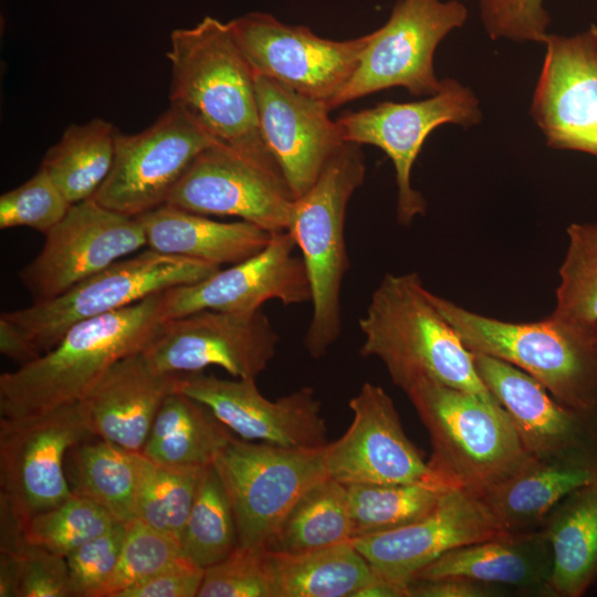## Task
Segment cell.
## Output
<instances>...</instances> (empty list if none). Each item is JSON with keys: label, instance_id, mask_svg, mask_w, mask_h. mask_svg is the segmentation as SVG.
<instances>
[{"label": "cell", "instance_id": "cell-39", "mask_svg": "<svg viewBox=\"0 0 597 597\" xmlns=\"http://www.w3.org/2000/svg\"><path fill=\"white\" fill-rule=\"evenodd\" d=\"M115 523L104 509L88 499L73 494L22 525L31 542L65 558Z\"/></svg>", "mask_w": 597, "mask_h": 597}, {"label": "cell", "instance_id": "cell-18", "mask_svg": "<svg viewBox=\"0 0 597 597\" xmlns=\"http://www.w3.org/2000/svg\"><path fill=\"white\" fill-rule=\"evenodd\" d=\"M175 391L207 406L242 439L301 449L328 443L322 405L310 387L271 400L254 378L221 379L198 371L179 374Z\"/></svg>", "mask_w": 597, "mask_h": 597}, {"label": "cell", "instance_id": "cell-44", "mask_svg": "<svg viewBox=\"0 0 597 597\" xmlns=\"http://www.w3.org/2000/svg\"><path fill=\"white\" fill-rule=\"evenodd\" d=\"M205 569L185 556L170 566L140 582L117 597H195L198 596Z\"/></svg>", "mask_w": 597, "mask_h": 597}, {"label": "cell", "instance_id": "cell-20", "mask_svg": "<svg viewBox=\"0 0 597 597\" xmlns=\"http://www.w3.org/2000/svg\"><path fill=\"white\" fill-rule=\"evenodd\" d=\"M544 44L530 114L549 147L597 157V25Z\"/></svg>", "mask_w": 597, "mask_h": 597}, {"label": "cell", "instance_id": "cell-15", "mask_svg": "<svg viewBox=\"0 0 597 597\" xmlns=\"http://www.w3.org/2000/svg\"><path fill=\"white\" fill-rule=\"evenodd\" d=\"M145 245L146 234L137 217L91 198L72 205L45 233L41 251L19 277L33 303L48 301Z\"/></svg>", "mask_w": 597, "mask_h": 597}, {"label": "cell", "instance_id": "cell-12", "mask_svg": "<svg viewBox=\"0 0 597 597\" xmlns=\"http://www.w3.org/2000/svg\"><path fill=\"white\" fill-rule=\"evenodd\" d=\"M232 33L255 74L314 100L332 103L355 73L369 33L334 41L307 27L285 24L263 12L229 21Z\"/></svg>", "mask_w": 597, "mask_h": 597}, {"label": "cell", "instance_id": "cell-23", "mask_svg": "<svg viewBox=\"0 0 597 597\" xmlns=\"http://www.w3.org/2000/svg\"><path fill=\"white\" fill-rule=\"evenodd\" d=\"M262 137L295 199L317 180L345 144L331 108L276 81L255 74Z\"/></svg>", "mask_w": 597, "mask_h": 597}, {"label": "cell", "instance_id": "cell-3", "mask_svg": "<svg viewBox=\"0 0 597 597\" xmlns=\"http://www.w3.org/2000/svg\"><path fill=\"white\" fill-rule=\"evenodd\" d=\"M169 43L170 105L219 143L279 167L260 129L255 73L229 22L207 15L193 27L172 30Z\"/></svg>", "mask_w": 597, "mask_h": 597}, {"label": "cell", "instance_id": "cell-11", "mask_svg": "<svg viewBox=\"0 0 597 597\" xmlns=\"http://www.w3.org/2000/svg\"><path fill=\"white\" fill-rule=\"evenodd\" d=\"M217 143L188 113L170 105L145 129L117 132L113 167L93 199L132 217L166 205L196 157Z\"/></svg>", "mask_w": 597, "mask_h": 597}, {"label": "cell", "instance_id": "cell-25", "mask_svg": "<svg viewBox=\"0 0 597 597\" xmlns=\"http://www.w3.org/2000/svg\"><path fill=\"white\" fill-rule=\"evenodd\" d=\"M551 547L538 530L504 534L447 552L412 580L461 576L505 587L516 595L551 597Z\"/></svg>", "mask_w": 597, "mask_h": 597}, {"label": "cell", "instance_id": "cell-21", "mask_svg": "<svg viewBox=\"0 0 597 597\" xmlns=\"http://www.w3.org/2000/svg\"><path fill=\"white\" fill-rule=\"evenodd\" d=\"M504 534L481 496L452 488L421 519L352 542L378 575L407 590L423 567L447 552Z\"/></svg>", "mask_w": 597, "mask_h": 597}, {"label": "cell", "instance_id": "cell-37", "mask_svg": "<svg viewBox=\"0 0 597 597\" xmlns=\"http://www.w3.org/2000/svg\"><path fill=\"white\" fill-rule=\"evenodd\" d=\"M566 232L552 315L589 332L597 327V222H574Z\"/></svg>", "mask_w": 597, "mask_h": 597}, {"label": "cell", "instance_id": "cell-26", "mask_svg": "<svg viewBox=\"0 0 597 597\" xmlns=\"http://www.w3.org/2000/svg\"><path fill=\"white\" fill-rule=\"evenodd\" d=\"M137 218L149 249L218 266L258 254L273 234L244 220L217 221L167 203Z\"/></svg>", "mask_w": 597, "mask_h": 597}, {"label": "cell", "instance_id": "cell-36", "mask_svg": "<svg viewBox=\"0 0 597 597\" xmlns=\"http://www.w3.org/2000/svg\"><path fill=\"white\" fill-rule=\"evenodd\" d=\"M184 556L206 569L238 546L233 511L213 464L201 480L180 538Z\"/></svg>", "mask_w": 597, "mask_h": 597}, {"label": "cell", "instance_id": "cell-41", "mask_svg": "<svg viewBox=\"0 0 597 597\" xmlns=\"http://www.w3.org/2000/svg\"><path fill=\"white\" fill-rule=\"evenodd\" d=\"M71 205L44 170L0 197V229L28 227L46 233Z\"/></svg>", "mask_w": 597, "mask_h": 597}, {"label": "cell", "instance_id": "cell-29", "mask_svg": "<svg viewBox=\"0 0 597 597\" xmlns=\"http://www.w3.org/2000/svg\"><path fill=\"white\" fill-rule=\"evenodd\" d=\"M273 597H354L376 573L352 540L301 553L265 548Z\"/></svg>", "mask_w": 597, "mask_h": 597}, {"label": "cell", "instance_id": "cell-43", "mask_svg": "<svg viewBox=\"0 0 597 597\" xmlns=\"http://www.w3.org/2000/svg\"><path fill=\"white\" fill-rule=\"evenodd\" d=\"M127 523H115L65 557L75 597H97L119 561Z\"/></svg>", "mask_w": 597, "mask_h": 597}, {"label": "cell", "instance_id": "cell-10", "mask_svg": "<svg viewBox=\"0 0 597 597\" xmlns=\"http://www.w3.org/2000/svg\"><path fill=\"white\" fill-rule=\"evenodd\" d=\"M482 119L474 92L454 78L416 102H383L346 113L336 121L345 143L380 148L392 161L397 185V221L405 227L427 210L423 196L411 186V170L427 137L443 124L469 128Z\"/></svg>", "mask_w": 597, "mask_h": 597}, {"label": "cell", "instance_id": "cell-2", "mask_svg": "<svg viewBox=\"0 0 597 597\" xmlns=\"http://www.w3.org/2000/svg\"><path fill=\"white\" fill-rule=\"evenodd\" d=\"M165 321L159 292L73 325L50 350L0 376L1 417H35L81 401L111 366L142 353Z\"/></svg>", "mask_w": 597, "mask_h": 597}, {"label": "cell", "instance_id": "cell-22", "mask_svg": "<svg viewBox=\"0 0 597 597\" xmlns=\"http://www.w3.org/2000/svg\"><path fill=\"white\" fill-rule=\"evenodd\" d=\"M295 247L289 231L273 233L258 254L201 281L164 291L165 320L203 310L250 313L271 300L284 305L311 302L310 280Z\"/></svg>", "mask_w": 597, "mask_h": 597}, {"label": "cell", "instance_id": "cell-7", "mask_svg": "<svg viewBox=\"0 0 597 597\" xmlns=\"http://www.w3.org/2000/svg\"><path fill=\"white\" fill-rule=\"evenodd\" d=\"M219 269L148 248L116 261L56 297L2 314L43 354L82 321L122 310L170 287L201 281Z\"/></svg>", "mask_w": 597, "mask_h": 597}, {"label": "cell", "instance_id": "cell-13", "mask_svg": "<svg viewBox=\"0 0 597 597\" xmlns=\"http://www.w3.org/2000/svg\"><path fill=\"white\" fill-rule=\"evenodd\" d=\"M91 437L78 402L35 417L0 418V495L21 523L73 495L64 461Z\"/></svg>", "mask_w": 597, "mask_h": 597}, {"label": "cell", "instance_id": "cell-31", "mask_svg": "<svg viewBox=\"0 0 597 597\" xmlns=\"http://www.w3.org/2000/svg\"><path fill=\"white\" fill-rule=\"evenodd\" d=\"M117 132L104 118L72 124L45 153L40 168L71 206L93 198L107 178L114 163Z\"/></svg>", "mask_w": 597, "mask_h": 597}, {"label": "cell", "instance_id": "cell-38", "mask_svg": "<svg viewBox=\"0 0 597 597\" xmlns=\"http://www.w3.org/2000/svg\"><path fill=\"white\" fill-rule=\"evenodd\" d=\"M0 556L19 574V597H74L66 559L31 542L8 501L0 495Z\"/></svg>", "mask_w": 597, "mask_h": 597}, {"label": "cell", "instance_id": "cell-17", "mask_svg": "<svg viewBox=\"0 0 597 597\" xmlns=\"http://www.w3.org/2000/svg\"><path fill=\"white\" fill-rule=\"evenodd\" d=\"M348 406L353 412L350 425L324 448L329 478L343 484L448 485L409 440L392 399L381 386L365 383Z\"/></svg>", "mask_w": 597, "mask_h": 597}, {"label": "cell", "instance_id": "cell-19", "mask_svg": "<svg viewBox=\"0 0 597 597\" xmlns=\"http://www.w3.org/2000/svg\"><path fill=\"white\" fill-rule=\"evenodd\" d=\"M474 363L531 457L597 469V415L561 404L540 381L502 359L474 354Z\"/></svg>", "mask_w": 597, "mask_h": 597}, {"label": "cell", "instance_id": "cell-32", "mask_svg": "<svg viewBox=\"0 0 597 597\" xmlns=\"http://www.w3.org/2000/svg\"><path fill=\"white\" fill-rule=\"evenodd\" d=\"M138 452L100 439L69 451L66 476L73 494L104 509L116 522L135 519Z\"/></svg>", "mask_w": 597, "mask_h": 597}, {"label": "cell", "instance_id": "cell-42", "mask_svg": "<svg viewBox=\"0 0 597 597\" xmlns=\"http://www.w3.org/2000/svg\"><path fill=\"white\" fill-rule=\"evenodd\" d=\"M264 549L237 546L207 567L198 597H273Z\"/></svg>", "mask_w": 597, "mask_h": 597}, {"label": "cell", "instance_id": "cell-4", "mask_svg": "<svg viewBox=\"0 0 597 597\" xmlns=\"http://www.w3.org/2000/svg\"><path fill=\"white\" fill-rule=\"evenodd\" d=\"M405 394L430 437L428 464L449 486L482 498L534 460L499 402L429 381Z\"/></svg>", "mask_w": 597, "mask_h": 597}, {"label": "cell", "instance_id": "cell-45", "mask_svg": "<svg viewBox=\"0 0 597 597\" xmlns=\"http://www.w3.org/2000/svg\"><path fill=\"white\" fill-rule=\"evenodd\" d=\"M408 597H502L512 590L468 577L451 576L415 579L408 585Z\"/></svg>", "mask_w": 597, "mask_h": 597}, {"label": "cell", "instance_id": "cell-1", "mask_svg": "<svg viewBox=\"0 0 597 597\" xmlns=\"http://www.w3.org/2000/svg\"><path fill=\"white\" fill-rule=\"evenodd\" d=\"M362 356L376 357L404 392L420 383L499 402L480 378L474 354L439 312L420 276L387 273L358 321Z\"/></svg>", "mask_w": 597, "mask_h": 597}, {"label": "cell", "instance_id": "cell-40", "mask_svg": "<svg viewBox=\"0 0 597 597\" xmlns=\"http://www.w3.org/2000/svg\"><path fill=\"white\" fill-rule=\"evenodd\" d=\"M180 541L134 519L126 534L115 572L97 597H117L125 589L144 582L182 557Z\"/></svg>", "mask_w": 597, "mask_h": 597}, {"label": "cell", "instance_id": "cell-14", "mask_svg": "<svg viewBox=\"0 0 597 597\" xmlns=\"http://www.w3.org/2000/svg\"><path fill=\"white\" fill-rule=\"evenodd\" d=\"M277 344L279 335L262 310H203L166 320L142 353L163 374L198 373L213 365L234 378L255 379L273 359Z\"/></svg>", "mask_w": 597, "mask_h": 597}, {"label": "cell", "instance_id": "cell-30", "mask_svg": "<svg viewBox=\"0 0 597 597\" xmlns=\"http://www.w3.org/2000/svg\"><path fill=\"white\" fill-rule=\"evenodd\" d=\"M233 437L207 406L172 391L159 407L140 453L161 464L206 467Z\"/></svg>", "mask_w": 597, "mask_h": 597}, {"label": "cell", "instance_id": "cell-28", "mask_svg": "<svg viewBox=\"0 0 597 597\" xmlns=\"http://www.w3.org/2000/svg\"><path fill=\"white\" fill-rule=\"evenodd\" d=\"M597 482V469L534 459L524 470L492 490L485 501L505 534L538 531L568 494Z\"/></svg>", "mask_w": 597, "mask_h": 597}, {"label": "cell", "instance_id": "cell-34", "mask_svg": "<svg viewBox=\"0 0 597 597\" xmlns=\"http://www.w3.org/2000/svg\"><path fill=\"white\" fill-rule=\"evenodd\" d=\"M345 485L353 538L412 523L430 513L452 489L439 482Z\"/></svg>", "mask_w": 597, "mask_h": 597}, {"label": "cell", "instance_id": "cell-46", "mask_svg": "<svg viewBox=\"0 0 597 597\" xmlns=\"http://www.w3.org/2000/svg\"><path fill=\"white\" fill-rule=\"evenodd\" d=\"M0 352L20 366L41 355L24 332L3 314L0 316Z\"/></svg>", "mask_w": 597, "mask_h": 597}, {"label": "cell", "instance_id": "cell-27", "mask_svg": "<svg viewBox=\"0 0 597 597\" xmlns=\"http://www.w3.org/2000/svg\"><path fill=\"white\" fill-rule=\"evenodd\" d=\"M540 531L552 552L551 597H580L597 582V482L579 488Z\"/></svg>", "mask_w": 597, "mask_h": 597}, {"label": "cell", "instance_id": "cell-24", "mask_svg": "<svg viewBox=\"0 0 597 597\" xmlns=\"http://www.w3.org/2000/svg\"><path fill=\"white\" fill-rule=\"evenodd\" d=\"M178 376L157 371L143 353L116 362L78 401L90 432L140 452L159 407L176 389Z\"/></svg>", "mask_w": 597, "mask_h": 597}, {"label": "cell", "instance_id": "cell-8", "mask_svg": "<svg viewBox=\"0 0 597 597\" xmlns=\"http://www.w3.org/2000/svg\"><path fill=\"white\" fill-rule=\"evenodd\" d=\"M324 448H289L237 437L226 444L212 464L233 511L238 546L266 548L298 500L328 478Z\"/></svg>", "mask_w": 597, "mask_h": 597}, {"label": "cell", "instance_id": "cell-48", "mask_svg": "<svg viewBox=\"0 0 597 597\" xmlns=\"http://www.w3.org/2000/svg\"><path fill=\"white\" fill-rule=\"evenodd\" d=\"M590 337H591V341H593V344L594 346L596 347L597 349V327L593 328L591 331L588 332Z\"/></svg>", "mask_w": 597, "mask_h": 597}, {"label": "cell", "instance_id": "cell-33", "mask_svg": "<svg viewBox=\"0 0 597 597\" xmlns=\"http://www.w3.org/2000/svg\"><path fill=\"white\" fill-rule=\"evenodd\" d=\"M353 536L346 485L328 476L298 500L266 548L301 553L346 542Z\"/></svg>", "mask_w": 597, "mask_h": 597}, {"label": "cell", "instance_id": "cell-6", "mask_svg": "<svg viewBox=\"0 0 597 597\" xmlns=\"http://www.w3.org/2000/svg\"><path fill=\"white\" fill-rule=\"evenodd\" d=\"M365 171L360 145L345 143L315 184L293 205L287 231L301 251L312 293V317L304 347L316 359L327 354L342 333L341 295L349 266L345 214Z\"/></svg>", "mask_w": 597, "mask_h": 597}, {"label": "cell", "instance_id": "cell-5", "mask_svg": "<svg viewBox=\"0 0 597 597\" xmlns=\"http://www.w3.org/2000/svg\"><path fill=\"white\" fill-rule=\"evenodd\" d=\"M430 297L473 354L510 363L561 404L597 415V349L587 331L552 314L514 323L469 311L432 292Z\"/></svg>", "mask_w": 597, "mask_h": 597}, {"label": "cell", "instance_id": "cell-16", "mask_svg": "<svg viewBox=\"0 0 597 597\" xmlns=\"http://www.w3.org/2000/svg\"><path fill=\"white\" fill-rule=\"evenodd\" d=\"M294 201L277 166L217 143L196 157L167 205L203 216L235 217L277 233L287 231Z\"/></svg>", "mask_w": 597, "mask_h": 597}, {"label": "cell", "instance_id": "cell-9", "mask_svg": "<svg viewBox=\"0 0 597 597\" xmlns=\"http://www.w3.org/2000/svg\"><path fill=\"white\" fill-rule=\"evenodd\" d=\"M458 0H398L387 22L369 33L352 78L332 103V109L390 87L430 96L441 86L433 57L439 43L468 19Z\"/></svg>", "mask_w": 597, "mask_h": 597}, {"label": "cell", "instance_id": "cell-47", "mask_svg": "<svg viewBox=\"0 0 597 597\" xmlns=\"http://www.w3.org/2000/svg\"><path fill=\"white\" fill-rule=\"evenodd\" d=\"M354 597H408V593L376 573V576L357 590Z\"/></svg>", "mask_w": 597, "mask_h": 597}, {"label": "cell", "instance_id": "cell-35", "mask_svg": "<svg viewBox=\"0 0 597 597\" xmlns=\"http://www.w3.org/2000/svg\"><path fill=\"white\" fill-rule=\"evenodd\" d=\"M135 519L179 541L196 499L206 467L157 463L140 452Z\"/></svg>", "mask_w": 597, "mask_h": 597}]
</instances>
